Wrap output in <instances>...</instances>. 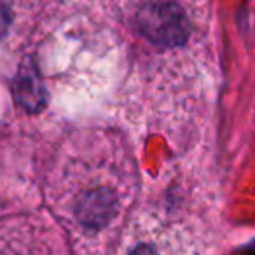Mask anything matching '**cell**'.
<instances>
[{
    "instance_id": "3957f363",
    "label": "cell",
    "mask_w": 255,
    "mask_h": 255,
    "mask_svg": "<svg viewBox=\"0 0 255 255\" xmlns=\"http://www.w3.org/2000/svg\"><path fill=\"white\" fill-rule=\"evenodd\" d=\"M110 255H212V247L191 222L147 208L128 220Z\"/></svg>"
},
{
    "instance_id": "6da1fadb",
    "label": "cell",
    "mask_w": 255,
    "mask_h": 255,
    "mask_svg": "<svg viewBox=\"0 0 255 255\" xmlns=\"http://www.w3.org/2000/svg\"><path fill=\"white\" fill-rule=\"evenodd\" d=\"M138 175L119 135L102 128L65 140L47 175L54 219L77 255H107L135 203Z\"/></svg>"
},
{
    "instance_id": "5b68a950",
    "label": "cell",
    "mask_w": 255,
    "mask_h": 255,
    "mask_svg": "<svg viewBox=\"0 0 255 255\" xmlns=\"http://www.w3.org/2000/svg\"><path fill=\"white\" fill-rule=\"evenodd\" d=\"M42 0H0V63L23 49L40 14Z\"/></svg>"
},
{
    "instance_id": "8992f818",
    "label": "cell",
    "mask_w": 255,
    "mask_h": 255,
    "mask_svg": "<svg viewBox=\"0 0 255 255\" xmlns=\"http://www.w3.org/2000/svg\"><path fill=\"white\" fill-rule=\"evenodd\" d=\"M247 255H255V243H254V245H252V247H250V248H248Z\"/></svg>"
},
{
    "instance_id": "7a4b0ae2",
    "label": "cell",
    "mask_w": 255,
    "mask_h": 255,
    "mask_svg": "<svg viewBox=\"0 0 255 255\" xmlns=\"http://www.w3.org/2000/svg\"><path fill=\"white\" fill-rule=\"evenodd\" d=\"M129 39L135 72L166 98H191L208 67L210 0H103Z\"/></svg>"
},
{
    "instance_id": "277c9868",
    "label": "cell",
    "mask_w": 255,
    "mask_h": 255,
    "mask_svg": "<svg viewBox=\"0 0 255 255\" xmlns=\"http://www.w3.org/2000/svg\"><path fill=\"white\" fill-rule=\"evenodd\" d=\"M0 255H67L60 236L42 219L0 220Z\"/></svg>"
}]
</instances>
